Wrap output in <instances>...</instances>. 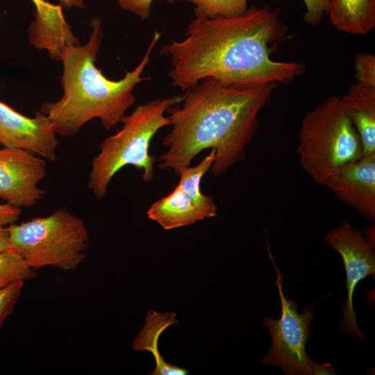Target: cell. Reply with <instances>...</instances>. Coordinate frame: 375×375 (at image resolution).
Instances as JSON below:
<instances>
[{
  "instance_id": "cell-1",
  "label": "cell",
  "mask_w": 375,
  "mask_h": 375,
  "mask_svg": "<svg viewBox=\"0 0 375 375\" xmlns=\"http://www.w3.org/2000/svg\"><path fill=\"white\" fill-rule=\"evenodd\" d=\"M287 30L278 8L253 5L240 16L196 17L185 38L172 40L159 52L169 57L167 76L183 90L207 78L240 88L289 83L304 74L305 65L270 57V44Z\"/></svg>"
},
{
  "instance_id": "cell-2",
  "label": "cell",
  "mask_w": 375,
  "mask_h": 375,
  "mask_svg": "<svg viewBox=\"0 0 375 375\" xmlns=\"http://www.w3.org/2000/svg\"><path fill=\"white\" fill-rule=\"evenodd\" d=\"M276 83L240 88L204 78L185 90L180 103L167 112L172 130L158 167L176 176L202 151H215L210 171L218 176L245 158V148L258 127V115L271 100Z\"/></svg>"
},
{
  "instance_id": "cell-3",
  "label": "cell",
  "mask_w": 375,
  "mask_h": 375,
  "mask_svg": "<svg viewBox=\"0 0 375 375\" xmlns=\"http://www.w3.org/2000/svg\"><path fill=\"white\" fill-rule=\"evenodd\" d=\"M90 26L92 32L86 44L66 46L61 51L62 96L41 106L40 111L55 124L56 134L62 137L75 135L94 118H99L107 130L122 122L136 100L133 94L136 85L150 80L141 75L161 36L156 31L138 65L126 72L122 79L114 81L107 78L94 64L103 37L101 19H92Z\"/></svg>"
},
{
  "instance_id": "cell-4",
  "label": "cell",
  "mask_w": 375,
  "mask_h": 375,
  "mask_svg": "<svg viewBox=\"0 0 375 375\" xmlns=\"http://www.w3.org/2000/svg\"><path fill=\"white\" fill-rule=\"evenodd\" d=\"M181 101L182 95H178L139 105L124 117L118 132L101 142L100 152L91 161L88 183L98 200L104 197L112 178L125 166L132 165L142 172L144 181L153 180L156 158L149 153L151 140L160 128L171 125L165 113Z\"/></svg>"
},
{
  "instance_id": "cell-5",
  "label": "cell",
  "mask_w": 375,
  "mask_h": 375,
  "mask_svg": "<svg viewBox=\"0 0 375 375\" xmlns=\"http://www.w3.org/2000/svg\"><path fill=\"white\" fill-rule=\"evenodd\" d=\"M299 139L302 167L323 185L334 170L363 156L360 136L338 95L326 98L304 116Z\"/></svg>"
},
{
  "instance_id": "cell-6",
  "label": "cell",
  "mask_w": 375,
  "mask_h": 375,
  "mask_svg": "<svg viewBox=\"0 0 375 375\" xmlns=\"http://www.w3.org/2000/svg\"><path fill=\"white\" fill-rule=\"evenodd\" d=\"M11 249L32 269H76L86 257L90 242L87 226L65 208L51 215L8 226Z\"/></svg>"
},
{
  "instance_id": "cell-7",
  "label": "cell",
  "mask_w": 375,
  "mask_h": 375,
  "mask_svg": "<svg viewBox=\"0 0 375 375\" xmlns=\"http://www.w3.org/2000/svg\"><path fill=\"white\" fill-rule=\"evenodd\" d=\"M269 256L277 274L275 283L279 292L281 312L278 319L269 317L262 319L271 335L272 346L262 362L276 365L288 375L323 374L326 364L312 361L306 350L312 335L310 326L315 315L314 305H308L301 313L297 312L298 302L284 294L282 274L270 253Z\"/></svg>"
},
{
  "instance_id": "cell-8",
  "label": "cell",
  "mask_w": 375,
  "mask_h": 375,
  "mask_svg": "<svg viewBox=\"0 0 375 375\" xmlns=\"http://www.w3.org/2000/svg\"><path fill=\"white\" fill-rule=\"evenodd\" d=\"M214 160L215 151L211 149L198 165L184 168L173 191L147 210L148 218L169 230L217 217V207L213 198L201 190V179L210 170Z\"/></svg>"
},
{
  "instance_id": "cell-9",
  "label": "cell",
  "mask_w": 375,
  "mask_h": 375,
  "mask_svg": "<svg viewBox=\"0 0 375 375\" xmlns=\"http://www.w3.org/2000/svg\"><path fill=\"white\" fill-rule=\"evenodd\" d=\"M324 241L342 257L346 272L347 296L342 306L341 328L347 334L366 340L360 330L353 307V294L356 285L368 275L374 277L375 251L360 231H356L347 221L328 232Z\"/></svg>"
},
{
  "instance_id": "cell-10",
  "label": "cell",
  "mask_w": 375,
  "mask_h": 375,
  "mask_svg": "<svg viewBox=\"0 0 375 375\" xmlns=\"http://www.w3.org/2000/svg\"><path fill=\"white\" fill-rule=\"evenodd\" d=\"M46 169L45 159L28 150L0 149V198L19 208L34 206L47 194L38 188Z\"/></svg>"
},
{
  "instance_id": "cell-11",
  "label": "cell",
  "mask_w": 375,
  "mask_h": 375,
  "mask_svg": "<svg viewBox=\"0 0 375 375\" xmlns=\"http://www.w3.org/2000/svg\"><path fill=\"white\" fill-rule=\"evenodd\" d=\"M55 124L40 110L28 117L0 101V144L28 150L49 161L56 160Z\"/></svg>"
},
{
  "instance_id": "cell-12",
  "label": "cell",
  "mask_w": 375,
  "mask_h": 375,
  "mask_svg": "<svg viewBox=\"0 0 375 375\" xmlns=\"http://www.w3.org/2000/svg\"><path fill=\"white\" fill-rule=\"evenodd\" d=\"M324 185L362 216L374 221L375 153L334 170Z\"/></svg>"
},
{
  "instance_id": "cell-13",
  "label": "cell",
  "mask_w": 375,
  "mask_h": 375,
  "mask_svg": "<svg viewBox=\"0 0 375 375\" xmlns=\"http://www.w3.org/2000/svg\"><path fill=\"white\" fill-rule=\"evenodd\" d=\"M31 1L35 14L28 29L29 42L34 47L47 51L52 59L60 60L62 49L79 44L78 39L67 22L61 5L47 0Z\"/></svg>"
},
{
  "instance_id": "cell-14",
  "label": "cell",
  "mask_w": 375,
  "mask_h": 375,
  "mask_svg": "<svg viewBox=\"0 0 375 375\" xmlns=\"http://www.w3.org/2000/svg\"><path fill=\"white\" fill-rule=\"evenodd\" d=\"M340 98L344 111L360 136L363 156L375 153V88L356 83Z\"/></svg>"
},
{
  "instance_id": "cell-15",
  "label": "cell",
  "mask_w": 375,
  "mask_h": 375,
  "mask_svg": "<svg viewBox=\"0 0 375 375\" xmlns=\"http://www.w3.org/2000/svg\"><path fill=\"white\" fill-rule=\"evenodd\" d=\"M174 312L148 311L146 323L133 340L132 345L136 351H149L156 360V369L151 375H185L189 372L178 366L166 362L161 357L158 342L161 333L170 325L178 323Z\"/></svg>"
},
{
  "instance_id": "cell-16",
  "label": "cell",
  "mask_w": 375,
  "mask_h": 375,
  "mask_svg": "<svg viewBox=\"0 0 375 375\" xmlns=\"http://www.w3.org/2000/svg\"><path fill=\"white\" fill-rule=\"evenodd\" d=\"M333 26L351 34L364 35L375 26V0H331Z\"/></svg>"
},
{
  "instance_id": "cell-17",
  "label": "cell",
  "mask_w": 375,
  "mask_h": 375,
  "mask_svg": "<svg viewBox=\"0 0 375 375\" xmlns=\"http://www.w3.org/2000/svg\"><path fill=\"white\" fill-rule=\"evenodd\" d=\"M17 252L13 249L0 252V290L17 281H28L35 276Z\"/></svg>"
},
{
  "instance_id": "cell-18",
  "label": "cell",
  "mask_w": 375,
  "mask_h": 375,
  "mask_svg": "<svg viewBox=\"0 0 375 375\" xmlns=\"http://www.w3.org/2000/svg\"><path fill=\"white\" fill-rule=\"evenodd\" d=\"M195 5L196 17H226L240 16L247 10V0H175Z\"/></svg>"
},
{
  "instance_id": "cell-19",
  "label": "cell",
  "mask_w": 375,
  "mask_h": 375,
  "mask_svg": "<svg viewBox=\"0 0 375 375\" xmlns=\"http://www.w3.org/2000/svg\"><path fill=\"white\" fill-rule=\"evenodd\" d=\"M357 83L375 88V56L371 53H358L354 59Z\"/></svg>"
},
{
  "instance_id": "cell-20",
  "label": "cell",
  "mask_w": 375,
  "mask_h": 375,
  "mask_svg": "<svg viewBox=\"0 0 375 375\" xmlns=\"http://www.w3.org/2000/svg\"><path fill=\"white\" fill-rule=\"evenodd\" d=\"M24 281H17L0 290V328L12 314L21 295Z\"/></svg>"
},
{
  "instance_id": "cell-21",
  "label": "cell",
  "mask_w": 375,
  "mask_h": 375,
  "mask_svg": "<svg viewBox=\"0 0 375 375\" xmlns=\"http://www.w3.org/2000/svg\"><path fill=\"white\" fill-rule=\"evenodd\" d=\"M331 0H303L306 12L303 19L310 26H317L328 12Z\"/></svg>"
},
{
  "instance_id": "cell-22",
  "label": "cell",
  "mask_w": 375,
  "mask_h": 375,
  "mask_svg": "<svg viewBox=\"0 0 375 375\" xmlns=\"http://www.w3.org/2000/svg\"><path fill=\"white\" fill-rule=\"evenodd\" d=\"M169 4H174L175 0H165ZM153 0H118L119 5L124 9L138 15L142 20L149 17L151 5Z\"/></svg>"
},
{
  "instance_id": "cell-23",
  "label": "cell",
  "mask_w": 375,
  "mask_h": 375,
  "mask_svg": "<svg viewBox=\"0 0 375 375\" xmlns=\"http://www.w3.org/2000/svg\"><path fill=\"white\" fill-rule=\"evenodd\" d=\"M21 215V208L6 203L0 204V225L8 226L15 223Z\"/></svg>"
},
{
  "instance_id": "cell-24",
  "label": "cell",
  "mask_w": 375,
  "mask_h": 375,
  "mask_svg": "<svg viewBox=\"0 0 375 375\" xmlns=\"http://www.w3.org/2000/svg\"><path fill=\"white\" fill-rule=\"evenodd\" d=\"M11 249L8 226L0 225V252Z\"/></svg>"
},
{
  "instance_id": "cell-25",
  "label": "cell",
  "mask_w": 375,
  "mask_h": 375,
  "mask_svg": "<svg viewBox=\"0 0 375 375\" xmlns=\"http://www.w3.org/2000/svg\"><path fill=\"white\" fill-rule=\"evenodd\" d=\"M59 1L67 8L76 7L79 8H83V0H59Z\"/></svg>"
},
{
  "instance_id": "cell-26",
  "label": "cell",
  "mask_w": 375,
  "mask_h": 375,
  "mask_svg": "<svg viewBox=\"0 0 375 375\" xmlns=\"http://www.w3.org/2000/svg\"><path fill=\"white\" fill-rule=\"evenodd\" d=\"M365 238L374 246V224L372 223L365 230Z\"/></svg>"
}]
</instances>
